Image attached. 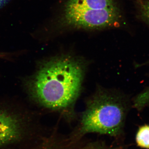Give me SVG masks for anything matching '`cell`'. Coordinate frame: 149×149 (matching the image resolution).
Instances as JSON below:
<instances>
[{"label":"cell","instance_id":"obj_1","mask_svg":"<svg viewBox=\"0 0 149 149\" xmlns=\"http://www.w3.org/2000/svg\"><path fill=\"white\" fill-rule=\"evenodd\" d=\"M90 64L85 58L70 52L44 59L27 80L30 97L39 106L72 121Z\"/></svg>","mask_w":149,"mask_h":149},{"label":"cell","instance_id":"obj_2","mask_svg":"<svg viewBox=\"0 0 149 149\" xmlns=\"http://www.w3.org/2000/svg\"><path fill=\"white\" fill-rule=\"evenodd\" d=\"M128 106L122 94L98 85L86 99L85 110L72 137L80 140L88 133L118 136L124 125Z\"/></svg>","mask_w":149,"mask_h":149},{"label":"cell","instance_id":"obj_3","mask_svg":"<svg viewBox=\"0 0 149 149\" xmlns=\"http://www.w3.org/2000/svg\"><path fill=\"white\" fill-rule=\"evenodd\" d=\"M120 20L115 0H66L56 23L62 32L102 30L117 27Z\"/></svg>","mask_w":149,"mask_h":149},{"label":"cell","instance_id":"obj_4","mask_svg":"<svg viewBox=\"0 0 149 149\" xmlns=\"http://www.w3.org/2000/svg\"><path fill=\"white\" fill-rule=\"evenodd\" d=\"M21 121L15 115L0 108V146L13 142L19 136Z\"/></svg>","mask_w":149,"mask_h":149},{"label":"cell","instance_id":"obj_5","mask_svg":"<svg viewBox=\"0 0 149 149\" xmlns=\"http://www.w3.org/2000/svg\"><path fill=\"white\" fill-rule=\"evenodd\" d=\"M72 137L63 138L53 133L45 149H83L77 146V142Z\"/></svg>","mask_w":149,"mask_h":149},{"label":"cell","instance_id":"obj_6","mask_svg":"<svg viewBox=\"0 0 149 149\" xmlns=\"http://www.w3.org/2000/svg\"><path fill=\"white\" fill-rule=\"evenodd\" d=\"M136 141L139 147L149 149V125L140 127L136 135Z\"/></svg>","mask_w":149,"mask_h":149},{"label":"cell","instance_id":"obj_7","mask_svg":"<svg viewBox=\"0 0 149 149\" xmlns=\"http://www.w3.org/2000/svg\"><path fill=\"white\" fill-rule=\"evenodd\" d=\"M140 14L143 20L149 25V0H146L141 3Z\"/></svg>","mask_w":149,"mask_h":149},{"label":"cell","instance_id":"obj_8","mask_svg":"<svg viewBox=\"0 0 149 149\" xmlns=\"http://www.w3.org/2000/svg\"><path fill=\"white\" fill-rule=\"evenodd\" d=\"M83 149H110L105 144L101 142H95L89 143L83 147Z\"/></svg>","mask_w":149,"mask_h":149},{"label":"cell","instance_id":"obj_9","mask_svg":"<svg viewBox=\"0 0 149 149\" xmlns=\"http://www.w3.org/2000/svg\"><path fill=\"white\" fill-rule=\"evenodd\" d=\"M10 1V0H0V8L5 6Z\"/></svg>","mask_w":149,"mask_h":149}]
</instances>
